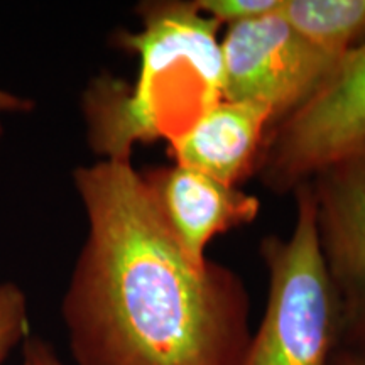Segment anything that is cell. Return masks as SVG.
<instances>
[{
  "label": "cell",
  "instance_id": "1",
  "mask_svg": "<svg viewBox=\"0 0 365 365\" xmlns=\"http://www.w3.org/2000/svg\"><path fill=\"white\" fill-rule=\"evenodd\" d=\"M88 234L61 303L76 365H240L250 294L212 259L195 262L130 159L73 171Z\"/></svg>",
  "mask_w": 365,
  "mask_h": 365
},
{
  "label": "cell",
  "instance_id": "2",
  "mask_svg": "<svg viewBox=\"0 0 365 365\" xmlns=\"http://www.w3.org/2000/svg\"><path fill=\"white\" fill-rule=\"evenodd\" d=\"M143 27L115 36L139 56V76L129 85L97 76L83 95L91 149L100 159H130L137 144L173 143L223 100L220 26L195 2H144Z\"/></svg>",
  "mask_w": 365,
  "mask_h": 365
},
{
  "label": "cell",
  "instance_id": "3",
  "mask_svg": "<svg viewBox=\"0 0 365 365\" xmlns=\"http://www.w3.org/2000/svg\"><path fill=\"white\" fill-rule=\"evenodd\" d=\"M293 193L291 235L261 244L267 304L240 365H328L341 345L340 307L319 250L312 185Z\"/></svg>",
  "mask_w": 365,
  "mask_h": 365
},
{
  "label": "cell",
  "instance_id": "4",
  "mask_svg": "<svg viewBox=\"0 0 365 365\" xmlns=\"http://www.w3.org/2000/svg\"><path fill=\"white\" fill-rule=\"evenodd\" d=\"M365 145V41L346 53L307 102L274 124L255 173L276 193L294 191Z\"/></svg>",
  "mask_w": 365,
  "mask_h": 365
},
{
  "label": "cell",
  "instance_id": "5",
  "mask_svg": "<svg viewBox=\"0 0 365 365\" xmlns=\"http://www.w3.org/2000/svg\"><path fill=\"white\" fill-rule=\"evenodd\" d=\"M341 59L304 39L279 7L227 27L222 38L223 98L266 105L277 124L325 83Z\"/></svg>",
  "mask_w": 365,
  "mask_h": 365
},
{
  "label": "cell",
  "instance_id": "6",
  "mask_svg": "<svg viewBox=\"0 0 365 365\" xmlns=\"http://www.w3.org/2000/svg\"><path fill=\"white\" fill-rule=\"evenodd\" d=\"M309 185L319 250L340 307L341 345L365 350V178L344 163Z\"/></svg>",
  "mask_w": 365,
  "mask_h": 365
},
{
  "label": "cell",
  "instance_id": "7",
  "mask_svg": "<svg viewBox=\"0 0 365 365\" xmlns=\"http://www.w3.org/2000/svg\"><path fill=\"white\" fill-rule=\"evenodd\" d=\"M173 235L195 262H207L217 235L250 225L261 213V200L191 168H150L140 171Z\"/></svg>",
  "mask_w": 365,
  "mask_h": 365
},
{
  "label": "cell",
  "instance_id": "8",
  "mask_svg": "<svg viewBox=\"0 0 365 365\" xmlns=\"http://www.w3.org/2000/svg\"><path fill=\"white\" fill-rule=\"evenodd\" d=\"M272 125V110L266 105L223 98L170 143V149L176 164L239 186L255 171Z\"/></svg>",
  "mask_w": 365,
  "mask_h": 365
},
{
  "label": "cell",
  "instance_id": "9",
  "mask_svg": "<svg viewBox=\"0 0 365 365\" xmlns=\"http://www.w3.org/2000/svg\"><path fill=\"white\" fill-rule=\"evenodd\" d=\"M281 14L304 39L339 59L365 41V0H282Z\"/></svg>",
  "mask_w": 365,
  "mask_h": 365
},
{
  "label": "cell",
  "instance_id": "10",
  "mask_svg": "<svg viewBox=\"0 0 365 365\" xmlns=\"http://www.w3.org/2000/svg\"><path fill=\"white\" fill-rule=\"evenodd\" d=\"M29 335V307L24 291L14 282H0V365Z\"/></svg>",
  "mask_w": 365,
  "mask_h": 365
},
{
  "label": "cell",
  "instance_id": "11",
  "mask_svg": "<svg viewBox=\"0 0 365 365\" xmlns=\"http://www.w3.org/2000/svg\"><path fill=\"white\" fill-rule=\"evenodd\" d=\"M196 9L218 26H235L276 12L282 0H193Z\"/></svg>",
  "mask_w": 365,
  "mask_h": 365
},
{
  "label": "cell",
  "instance_id": "12",
  "mask_svg": "<svg viewBox=\"0 0 365 365\" xmlns=\"http://www.w3.org/2000/svg\"><path fill=\"white\" fill-rule=\"evenodd\" d=\"M22 362L26 365H66L58 357L56 350L39 336H31L24 341V360Z\"/></svg>",
  "mask_w": 365,
  "mask_h": 365
},
{
  "label": "cell",
  "instance_id": "13",
  "mask_svg": "<svg viewBox=\"0 0 365 365\" xmlns=\"http://www.w3.org/2000/svg\"><path fill=\"white\" fill-rule=\"evenodd\" d=\"M34 108V102L29 98L19 97V95L11 93V91L0 90V113H27ZM4 135V125L0 122V140Z\"/></svg>",
  "mask_w": 365,
  "mask_h": 365
},
{
  "label": "cell",
  "instance_id": "14",
  "mask_svg": "<svg viewBox=\"0 0 365 365\" xmlns=\"http://www.w3.org/2000/svg\"><path fill=\"white\" fill-rule=\"evenodd\" d=\"M328 365H365V350L340 345L333 352Z\"/></svg>",
  "mask_w": 365,
  "mask_h": 365
},
{
  "label": "cell",
  "instance_id": "15",
  "mask_svg": "<svg viewBox=\"0 0 365 365\" xmlns=\"http://www.w3.org/2000/svg\"><path fill=\"white\" fill-rule=\"evenodd\" d=\"M341 164H344V163H341ZM345 164H350L354 170H357L360 175L365 178V145L359 150L357 154H355V156L350 158L349 161H345Z\"/></svg>",
  "mask_w": 365,
  "mask_h": 365
},
{
  "label": "cell",
  "instance_id": "16",
  "mask_svg": "<svg viewBox=\"0 0 365 365\" xmlns=\"http://www.w3.org/2000/svg\"><path fill=\"white\" fill-rule=\"evenodd\" d=\"M22 365H26V364H24V362H22Z\"/></svg>",
  "mask_w": 365,
  "mask_h": 365
}]
</instances>
